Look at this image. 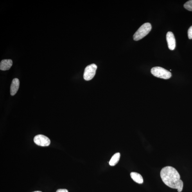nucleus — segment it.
I'll list each match as a JSON object with an SVG mask.
<instances>
[{
    "label": "nucleus",
    "mask_w": 192,
    "mask_h": 192,
    "mask_svg": "<svg viewBox=\"0 0 192 192\" xmlns=\"http://www.w3.org/2000/svg\"><path fill=\"white\" fill-rule=\"evenodd\" d=\"M184 7L189 11H192V0L187 2L184 4Z\"/></svg>",
    "instance_id": "nucleus-11"
},
{
    "label": "nucleus",
    "mask_w": 192,
    "mask_h": 192,
    "mask_svg": "<svg viewBox=\"0 0 192 192\" xmlns=\"http://www.w3.org/2000/svg\"><path fill=\"white\" fill-rule=\"evenodd\" d=\"M188 37L189 39H192V26L189 28L188 30Z\"/></svg>",
    "instance_id": "nucleus-12"
},
{
    "label": "nucleus",
    "mask_w": 192,
    "mask_h": 192,
    "mask_svg": "<svg viewBox=\"0 0 192 192\" xmlns=\"http://www.w3.org/2000/svg\"><path fill=\"white\" fill-rule=\"evenodd\" d=\"M13 65V61L11 60H2L0 64V69L2 71H6L10 69Z\"/></svg>",
    "instance_id": "nucleus-8"
},
{
    "label": "nucleus",
    "mask_w": 192,
    "mask_h": 192,
    "mask_svg": "<svg viewBox=\"0 0 192 192\" xmlns=\"http://www.w3.org/2000/svg\"><path fill=\"white\" fill-rule=\"evenodd\" d=\"M151 73L157 77L167 80L171 77V74L167 70L159 67L152 68L151 69Z\"/></svg>",
    "instance_id": "nucleus-3"
},
{
    "label": "nucleus",
    "mask_w": 192,
    "mask_h": 192,
    "mask_svg": "<svg viewBox=\"0 0 192 192\" xmlns=\"http://www.w3.org/2000/svg\"><path fill=\"white\" fill-rule=\"evenodd\" d=\"M56 192H69L67 190L65 189H59L57 190Z\"/></svg>",
    "instance_id": "nucleus-13"
},
{
    "label": "nucleus",
    "mask_w": 192,
    "mask_h": 192,
    "mask_svg": "<svg viewBox=\"0 0 192 192\" xmlns=\"http://www.w3.org/2000/svg\"><path fill=\"white\" fill-rule=\"evenodd\" d=\"M42 192L41 191H34V192Z\"/></svg>",
    "instance_id": "nucleus-14"
},
{
    "label": "nucleus",
    "mask_w": 192,
    "mask_h": 192,
    "mask_svg": "<svg viewBox=\"0 0 192 192\" xmlns=\"http://www.w3.org/2000/svg\"><path fill=\"white\" fill-rule=\"evenodd\" d=\"M166 38L169 49L171 50H174L176 47V41L173 33L169 31L167 34Z\"/></svg>",
    "instance_id": "nucleus-6"
},
{
    "label": "nucleus",
    "mask_w": 192,
    "mask_h": 192,
    "mask_svg": "<svg viewBox=\"0 0 192 192\" xmlns=\"http://www.w3.org/2000/svg\"><path fill=\"white\" fill-rule=\"evenodd\" d=\"M152 29L150 23L147 22L142 25L134 34L133 38L135 41H139L148 35Z\"/></svg>",
    "instance_id": "nucleus-2"
},
{
    "label": "nucleus",
    "mask_w": 192,
    "mask_h": 192,
    "mask_svg": "<svg viewBox=\"0 0 192 192\" xmlns=\"http://www.w3.org/2000/svg\"><path fill=\"white\" fill-rule=\"evenodd\" d=\"M160 177L165 184L171 188L177 189L178 192H182L183 182L181 180L178 171L173 167L167 166L160 171Z\"/></svg>",
    "instance_id": "nucleus-1"
},
{
    "label": "nucleus",
    "mask_w": 192,
    "mask_h": 192,
    "mask_svg": "<svg viewBox=\"0 0 192 192\" xmlns=\"http://www.w3.org/2000/svg\"><path fill=\"white\" fill-rule=\"evenodd\" d=\"M33 141L37 145L42 147L49 146L51 143L49 138L42 135H36L34 138Z\"/></svg>",
    "instance_id": "nucleus-5"
},
{
    "label": "nucleus",
    "mask_w": 192,
    "mask_h": 192,
    "mask_svg": "<svg viewBox=\"0 0 192 192\" xmlns=\"http://www.w3.org/2000/svg\"><path fill=\"white\" fill-rule=\"evenodd\" d=\"M20 85L19 80L18 78H14L11 84L10 92L11 96H14L17 93Z\"/></svg>",
    "instance_id": "nucleus-7"
},
{
    "label": "nucleus",
    "mask_w": 192,
    "mask_h": 192,
    "mask_svg": "<svg viewBox=\"0 0 192 192\" xmlns=\"http://www.w3.org/2000/svg\"><path fill=\"white\" fill-rule=\"evenodd\" d=\"M97 68L96 65L94 64L90 65L86 67L83 75L84 80L88 81L93 78L95 75Z\"/></svg>",
    "instance_id": "nucleus-4"
},
{
    "label": "nucleus",
    "mask_w": 192,
    "mask_h": 192,
    "mask_svg": "<svg viewBox=\"0 0 192 192\" xmlns=\"http://www.w3.org/2000/svg\"><path fill=\"white\" fill-rule=\"evenodd\" d=\"M120 154L119 153H115L111 159L109 161V163L110 165L112 166H114L118 163L120 159Z\"/></svg>",
    "instance_id": "nucleus-10"
},
{
    "label": "nucleus",
    "mask_w": 192,
    "mask_h": 192,
    "mask_svg": "<svg viewBox=\"0 0 192 192\" xmlns=\"http://www.w3.org/2000/svg\"><path fill=\"white\" fill-rule=\"evenodd\" d=\"M131 178L135 182L142 184L143 182V178L139 174L136 172H132L130 174Z\"/></svg>",
    "instance_id": "nucleus-9"
}]
</instances>
